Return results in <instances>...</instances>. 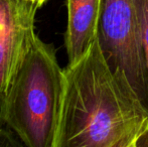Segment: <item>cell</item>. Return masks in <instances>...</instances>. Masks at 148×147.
Returning a JSON list of instances; mask_svg holds the SVG:
<instances>
[{
    "label": "cell",
    "instance_id": "6da1fadb",
    "mask_svg": "<svg viewBox=\"0 0 148 147\" xmlns=\"http://www.w3.org/2000/svg\"><path fill=\"white\" fill-rule=\"evenodd\" d=\"M64 72L55 147H148V112L115 78L97 38Z\"/></svg>",
    "mask_w": 148,
    "mask_h": 147
},
{
    "label": "cell",
    "instance_id": "7a4b0ae2",
    "mask_svg": "<svg viewBox=\"0 0 148 147\" xmlns=\"http://www.w3.org/2000/svg\"><path fill=\"white\" fill-rule=\"evenodd\" d=\"M64 90V72L53 44L33 34L6 92L0 98V125L24 146L55 147Z\"/></svg>",
    "mask_w": 148,
    "mask_h": 147
},
{
    "label": "cell",
    "instance_id": "3957f363",
    "mask_svg": "<svg viewBox=\"0 0 148 147\" xmlns=\"http://www.w3.org/2000/svg\"><path fill=\"white\" fill-rule=\"evenodd\" d=\"M97 40L118 82L148 112V71L136 0H101Z\"/></svg>",
    "mask_w": 148,
    "mask_h": 147
},
{
    "label": "cell",
    "instance_id": "277c9868",
    "mask_svg": "<svg viewBox=\"0 0 148 147\" xmlns=\"http://www.w3.org/2000/svg\"><path fill=\"white\" fill-rule=\"evenodd\" d=\"M40 6L31 0H0V98L26 53Z\"/></svg>",
    "mask_w": 148,
    "mask_h": 147
},
{
    "label": "cell",
    "instance_id": "5b68a950",
    "mask_svg": "<svg viewBox=\"0 0 148 147\" xmlns=\"http://www.w3.org/2000/svg\"><path fill=\"white\" fill-rule=\"evenodd\" d=\"M68 24L64 45L68 65H74L87 53L97 38L101 0H66Z\"/></svg>",
    "mask_w": 148,
    "mask_h": 147
},
{
    "label": "cell",
    "instance_id": "8992f818",
    "mask_svg": "<svg viewBox=\"0 0 148 147\" xmlns=\"http://www.w3.org/2000/svg\"><path fill=\"white\" fill-rule=\"evenodd\" d=\"M136 4L140 22L143 51L148 71V0H136Z\"/></svg>",
    "mask_w": 148,
    "mask_h": 147
},
{
    "label": "cell",
    "instance_id": "52a82bcc",
    "mask_svg": "<svg viewBox=\"0 0 148 147\" xmlns=\"http://www.w3.org/2000/svg\"><path fill=\"white\" fill-rule=\"evenodd\" d=\"M9 146L15 147L24 145L11 129H9L6 126L0 125V147Z\"/></svg>",
    "mask_w": 148,
    "mask_h": 147
},
{
    "label": "cell",
    "instance_id": "ba28073f",
    "mask_svg": "<svg viewBox=\"0 0 148 147\" xmlns=\"http://www.w3.org/2000/svg\"><path fill=\"white\" fill-rule=\"evenodd\" d=\"M31 1L36 2V3H38V5H39V6H41L43 3H45V2H47V0H31Z\"/></svg>",
    "mask_w": 148,
    "mask_h": 147
}]
</instances>
